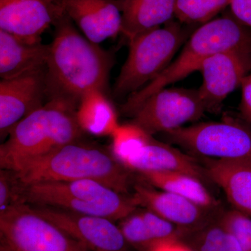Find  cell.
Wrapping results in <instances>:
<instances>
[{
  "label": "cell",
  "instance_id": "52a82bcc",
  "mask_svg": "<svg viewBox=\"0 0 251 251\" xmlns=\"http://www.w3.org/2000/svg\"><path fill=\"white\" fill-rule=\"evenodd\" d=\"M163 135L169 143L195 158L251 164V130L240 122H202Z\"/></svg>",
  "mask_w": 251,
  "mask_h": 251
},
{
  "label": "cell",
  "instance_id": "30bf717a",
  "mask_svg": "<svg viewBox=\"0 0 251 251\" xmlns=\"http://www.w3.org/2000/svg\"><path fill=\"white\" fill-rule=\"evenodd\" d=\"M31 206L89 251H127L128 244L112 220L51 206Z\"/></svg>",
  "mask_w": 251,
  "mask_h": 251
},
{
  "label": "cell",
  "instance_id": "836d02e7",
  "mask_svg": "<svg viewBox=\"0 0 251 251\" xmlns=\"http://www.w3.org/2000/svg\"></svg>",
  "mask_w": 251,
  "mask_h": 251
},
{
  "label": "cell",
  "instance_id": "3957f363",
  "mask_svg": "<svg viewBox=\"0 0 251 251\" xmlns=\"http://www.w3.org/2000/svg\"><path fill=\"white\" fill-rule=\"evenodd\" d=\"M240 49L251 51V27L234 18L229 11L221 17L196 28L175 60L161 75L132 94L122 105V111L131 116L150 97L168 86L199 71L202 63L223 51Z\"/></svg>",
  "mask_w": 251,
  "mask_h": 251
},
{
  "label": "cell",
  "instance_id": "9c48e42d",
  "mask_svg": "<svg viewBox=\"0 0 251 251\" xmlns=\"http://www.w3.org/2000/svg\"><path fill=\"white\" fill-rule=\"evenodd\" d=\"M206 112L198 90L166 87L147 99L130 122L148 134H163L197 122Z\"/></svg>",
  "mask_w": 251,
  "mask_h": 251
},
{
  "label": "cell",
  "instance_id": "44dd1931",
  "mask_svg": "<svg viewBox=\"0 0 251 251\" xmlns=\"http://www.w3.org/2000/svg\"><path fill=\"white\" fill-rule=\"evenodd\" d=\"M75 116L84 133L96 136H111L120 125L113 105L100 90L91 91L82 97Z\"/></svg>",
  "mask_w": 251,
  "mask_h": 251
},
{
  "label": "cell",
  "instance_id": "277c9868",
  "mask_svg": "<svg viewBox=\"0 0 251 251\" xmlns=\"http://www.w3.org/2000/svg\"><path fill=\"white\" fill-rule=\"evenodd\" d=\"M82 140L68 144L26 167L18 173L21 181L28 185L94 180L128 195L133 184L132 172L114 156L111 150Z\"/></svg>",
  "mask_w": 251,
  "mask_h": 251
},
{
  "label": "cell",
  "instance_id": "d4e9b609",
  "mask_svg": "<svg viewBox=\"0 0 251 251\" xmlns=\"http://www.w3.org/2000/svg\"><path fill=\"white\" fill-rule=\"evenodd\" d=\"M242 248L243 251H251V217L232 209L224 214L219 223Z\"/></svg>",
  "mask_w": 251,
  "mask_h": 251
},
{
  "label": "cell",
  "instance_id": "d6986e66",
  "mask_svg": "<svg viewBox=\"0 0 251 251\" xmlns=\"http://www.w3.org/2000/svg\"><path fill=\"white\" fill-rule=\"evenodd\" d=\"M176 0H122V34L128 41L175 19Z\"/></svg>",
  "mask_w": 251,
  "mask_h": 251
},
{
  "label": "cell",
  "instance_id": "e0dca14e",
  "mask_svg": "<svg viewBox=\"0 0 251 251\" xmlns=\"http://www.w3.org/2000/svg\"><path fill=\"white\" fill-rule=\"evenodd\" d=\"M49 44H30L0 30V77L9 80L45 70Z\"/></svg>",
  "mask_w": 251,
  "mask_h": 251
},
{
  "label": "cell",
  "instance_id": "1f68e13d",
  "mask_svg": "<svg viewBox=\"0 0 251 251\" xmlns=\"http://www.w3.org/2000/svg\"><path fill=\"white\" fill-rule=\"evenodd\" d=\"M249 25H250V26L251 27V17L250 18V22H249Z\"/></svg>",
  "mask_w": 251,
  "mask_h": 251
},
{
  "label": "cell",
  "instance_id": "7a4b0ae2",
  "mask_svg": "<svg viewBox=\"0 0 251 251\" xmlns=\"http://www.w3.org/2000/svg\"><path fill=\"white\" fill-rule=\"evenodd\" d=\"M76 109L60 100H48L10 130L0 145V168L19 173L85 134Z\"/></svg>",
  "mask_w": 251,
  "mask_h": 251
},
{
  "label": "cell",
  "instance_id": "d6a6232c",
  "mask_svg": "<svg viewBox=\"0 0 251 251\" xmlns=\"http://www.w3.org/2000/svg\"><path fill=\"white\" fill-rule=\"evenodd\" d=\"M82 251H89L88 249H85V250H83Z\"/></svg>",
  "mask_w": 251,
  "mask_h": 251
},
{
  "label": "cell",
  "instance_id": "ac0fdd59",
  "mask_svg": "<svg viewBox=\"0 0 251 251\" xmlns=\"http://www.w3.org/2000/svg\"><path fill=\"white\" fill-rule=\"evenodd\" d=\"M206 176L219 186L233 209L251 217V164L205 160Z\"/></svg>",
  "mask_w": 251,
  "mask_h": 251
},
{
  "label": "cell",
  "instance_id": "4dcf8cb0",
  "mask_svg": "<svg viewBox=\"0 0 251 251\" xmlns=\"http://www.w3.org/2000/svg\"><path fill=\"white\" fill-rule=\"evenodd\" d=\"M0 251H13L8 248L6 247V246L3 245V244H1V247H0Z\"/></svg>",
  "mask_w": 251,
  "mask_h": 251
},
{
  "label": "cell",
  "instance_id": "6da1fadb",
  "mask_svg": "<svg viewBox=\"0 0 251 251\" xmlns=\"http://www.w3.org/2000/svg\"><path fill=\"white\" fill-rule=\"evenodd\" d=\"M54 27L46 67L47 101L60 100L77 109L91 91L106 92L113 56L82 35L67 14Z\"/></svg>",
  "mask_w": 251,
  "mask_h": 251
},
{
  "label": "cell",
  "instance_id": "8fae6325",
  "mask_svg": "<svg viewBox=\"0 0 251 251\" xmlns=\"http://www.w3.org/2000/svg\"><path fill=\"white\" fill-rule=\"evenodd\" d=\"M251 71V51L229 50L206 59L199 69L202 83L198 89L206 112L219 110Z\"/></svg>",
  "mask_w": 251,
  "mask_h": 251
},
{
  "label": "cell",
  "instance_id": "2e32d148",
  "mask_svg": "<svg viewBox=\"0 0 251 251\" xmlns=\"http://www.w3.org/2000/svg\"><path fill=\"white\" fill-rule=\"evenodd\" d=\"M132 193L138 206L156 213L181 229L197 226L204 217L201 206L175 193L144 183H136Z\"/></svg>",
  "mask_w": 251,
  "mask_h": 251
},
{
  "label": "cell",
  "instance_id": "83f0119b",
  "mask_svg": "<svg viewBox=\"0 0 251 251\" xmlns=\"http://www.w3.org/2000/svg\"><path fill=\"white\" fill-rule=\"evenodd\" d=\"M140 213L153 242L179 238V227L176 225L149 209H144Z\"/></svg>",
  "mask_w": 251,
  "mask_h": 251
},
{
  "label": "cell",
  "instance_id": "cb8c5ba5",
  "mask_svg": "<svg viewBox=\"0 0 251 251\" xmlns=\"http://www.w3.org/2000/svg\"><path fill=\"white\" fill-rule=\"evenodd\" d=\"M126 242L140 251H148L154 244L138 209L118 225Z\"/></svg>",
  "mask_w": 251,
  "mask_h": 251
},
{
  "label": "cell",
  "instance_id": "603a6c76",
  "mask_svg": "<svg viewBox=\"0 0 251 251\" xmlns=\"http://www.w3.org/2000/svg\"><path fill=\"white\" fill-rule=\"evenodd\" d=\"M152 135L148 134L138 126L129 122L120 125L112 137L111 150L114 156L123 164L124 162L134 154L148 143Z\"/></svg>",
  "mask_w": 251,
  "mask_h": 251
},
{
  "label": "cell",
  "instance_id": "8992f818",
  "mask_svg": "<svg viewBox=\"0 0 251 251\" xmlns=\"http://www.w3.org/2000/svg\"><path fill=\"white\" fill-rule=\"evenodd\" d=\"M22 202L59 208L121 221L138 209L133 195L124 194L94 180L25 184Z\"/></svg>",
  "mask_w": 251,
  "mask_h": 251
},
{
  "label": "cell",
  "instance_id": "ffe728a7",
  "mask_svg": "<svg viewBox=\"0 0 251 251\" xmlns=\"http://www.w3.org/2000/svg\"><path fill=\"white\" fill-rule=\"evenodd\" d=\"M138 174L147 184L189 200L205 210L216 206V200L197 176L181 172L147 171Z\"/></svg>",
  "mask_w": 251,
  "mask_h": 251
},
{
  "label": "cell",
  "instance_id": "5b68a950",
  "mask_svg": "<svg viewBox=\"0 0 251 251\" xmlns=\"http://www.w3.org/2000/svg\"><path fill=\"white\" fill-rule=\"evenodd\" d=\"M196 28L175 18L128 41L129 52L112 88L113 97L128 98L159 76Z\"/></svg>",
  "mask_w": 251,
  "mask_h": 251
},
{
  "label": "cell",
  "instance_id": "7402d4cb",
  "mask_svg": "<svg viewBox=\"0 0 251 251\" xmlns=\"http://www.w3.org/2000/svg\"><path fill=\"white\" fill-rule=\"evenodd\" d=\"M232 0H176L175 19L186 25L199 27L229 8Z\"/></svg>",
  "mask_w": 251,
  "mask_h": 251
},
{
  "label": "cell",
  "instance_id": "7c38bea8",
  "mask_svg": "<svg viewBox=\"0 0 251 251\" xmlns=\"http://www.w3.org/2000/svg\"><path fill=\"white\" fill-rule=\"evenodd\" d=\"M65 15L64 0H0V30L27 44H40L46 29Z\"/></svg>",
  "mask_w": 251,
  "mask_h": 251
},
{
  "label": "cell",
  "instance_id": "ba28073f",
  "mask_svg": "<svg viewBox=\"0 0 251 251\" xmlns=\"http://www.w3.org/2000/svg\"><path fill=\"white\" fill-rule=\"evenodd\" d=\"M0 234L1 244L13 251L87 249L25 203L0 211Z\"/></svg>",
  "mask_w": 251,
  "mask_h": 251
},
{
  "label": "cell",
  "instance_id": "5bb4252c",
  "mask_svg": "<svg viewBox=\"0 0 251 251\" xmlns=\"http://www.w3.org/2000/svg\"><path fill=\"white\" fill-rule=\"evenodd\" d=\"M64 6L68 17L94 44L122 33V0H64Z\"/></svg>",
  "mask_w": 251,
  "mask_h": 251
},
{
  "label": "cell",
  "instance_id": "4316f807",
  "mask_svg": "<svg viewBox=\"0 0 251 251\" xmlns=\"http://www.w3.org/2000/svg\"><path fill=\"white\" fill-rule=\"evenodd\" d=\"M24 187L17 172L0 169V211L22 203Z\"/></svg>",
  "mask_w": 251,
  "mask_h": 251
},
{
  "label": "cell",
  "instance_id": "9a60e30c",
  "mask_svg": "<svg viewBox=\"0 0 251 251\" xmlns=\"http://www.w3.org/2000/svg\"><path fill=\"white\" fill-rule=\"evenodd\" d=\"M131 172H181L204 179V167L195 158L169 144L151 136L148 143L123 163Z\"/></svg>",
  "mask_w": 251,
  "mask_h": 251
},
{
  "label": "cell",
  "instance_id": "f1b7e54d",
  "mask_svg": "<svg viewBox=\"0 0 251 251\" xmlns=\"http://www.w3.org/2000/svg\"><path fill=\"white\" fill-rule=\"evenodd\" d=\"M239 110L243 118L251 125V71L243 80Z\"/></svg>",
  "mask_w": 251,
  "mask_h": 251
},
{
  "label": "cell",
  "instance_id": "484cf974",
  "mask_svg": "<svg viewBox=\"0 0 251 251\" xmlns=\"http://www.w3.org/2000/svg\"><path fill=\"white\" fill-rule=\"evenodd\" d=\"M198 251H243L226 229L219 224L204 231L200 239Z\"/></svg>",
  "mask_w": 251,
  "mask_h": 251
},
{
  "label": "cell",
  "instance_id": "f546056e",
  "mask_svg": "<svg viewBox=\"0 0 251 251\" xmlns=\"http://www.w3.org/2000/svg\"><path fill=\"white\" fill-rule=\"evenodd\" d=\"M148 251H196L178 239L154 243Z\"/></svg>",
  "mask_w": 251,
  "mask_h": 251
},
{
  "label": "cell",
  "instance_id": "4fadbf2b",
  "mask_svg": "<svg viewBox=\"0 0 251 251\" xmlns=\"http://www.w3.org/2000/svg\"><path fill=\"white\" fill-rule=\"evenodd\" d=\"M45 70L0 81V135L10 130L47 102Z\"/></svg>",
  "mask_w": 251,
  "mask_h": 251
}]
</instances>
